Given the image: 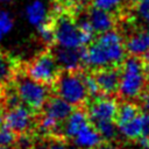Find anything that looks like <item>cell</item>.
Here are the masks:
<instances>
[{"mask_svg": "<svg viewBox=\"0 0 149 149\" xmlns=\"http://www.w3.org/2000/svg\"><path fill=\"white\" fill-rule=\"evenodd\" d=\"M126 57V48L122 36L116 30H108L99 36L85 48L84 64L91 69H102L118 66Z\"/></svg>", "mask_w": 149, "mask_h": 149, "instance_id": "obj_1", "label": "cell"}, {"mask_svg": "<svg viewBox=\"0 0 149 149\" xmlns=\"http://www.w3.org/2000/svg\"><path fill=\"white\" fill-rule=\"evenodd\" d=\"M118 92L126 100L139 98L146 88L147 76L142 61L136 56H129L121 63Z\"/></svg>", "mask_w": 149, "mask_h": 149, "instance_id": "obj_2", "label": "cell"}, {"mask_svg": "<svg viewBox=\"0 0 149 149\" xmlns=\"http://www.w3.org/2000/svg\"><path fill=\"white\" fill-rule=\"evenodd\" d=\"M55 92L71 106H79L87 99L83 74L78 71H65L55 80Z\"/></svg>", "mask_w": 149, "mask_h": 149, "instance_id": "obj_3", "label": "cell"}, {"mask_svg": "<svg viewBox=\"0 0 149 149\" xmlns=\"http://www.w3.org/2000/svg\"><path fill=\"white\" fill-rule=\"evenodd\" d=\"M15 93L21 104L33 111H40L49 98V87L45 84L36 81L28 76H21L16 80Z\"/></svg>", "mask_w": 149, "mask_h": 149, "instance_id": "obj_4", "label": "cell"}, {"mask_svg": "<svg viewBox=\"0 0 149 149\" xmlns=\"http://www.w3.org/2000/svg\"><path fill=\"white\" fill-rule=\"evenodd\" d=\"M59 74V68L51 52H42L27 66V76L45 85L55 83Z\"/></svg>", "mask_w": 149, "mask_h": 149, "instance_id": "obj_5", "label": "cell"}, {"mask_svg": "<svg viewBox=\"0 0 149 149\" xmlns=\"http://www.w3.org/2000/svg\"><path fill=\"white\" fill-rule=\"evenodd\" d=\"M54 42L56 45L65 48H79L81 44L80 30L77 22L68 15H59L52 23Z\"/></svg>", "mask_w": 149, "mask_h": 149, "instance_id": "obj_6", "label": "cell"}, {"mask_svg": "<svg viewBox=\"0 0 149 149\" xmlns=\"http://www.w3.org/2000/svg\"><path fill=\"white\" fill-rule=\"evenodd\" d=\"M2 122L15 134H24L34 125L33 109H30L23 104L13 106L3 115Z\"/></svg>", "mask_w": 149, "mask_h": 149, "instance_id": "obj_7", "label": "cell"}, {"mask_svg": "<svg viewBox=\"0 0 149 149\" xmlns=\"http://www.w3.org/2000/svg\"><path fill=\"white\" fill-rule=\"evenodd\" d=\"M118 107L119 105L114 98L98 95L93 98L87 107L86 113L93 123L100 121H112L116 116Z\"/></svg>", "mask_w": 149, "mask_h": 149, "instance_id": "obj_8", "label": "cell"}, {"mask_svg": "<svg viewBox=\"0 0 149 149\" xmlns=\"http://www.w3.org/2000/svg\"><path fill=\"white\" fill-rule=\"evenodd\" d=\"M85 47L79 48H65L56 45L52 51V56L59 69L64 71H78L84 64Z\"/></svg>", "mask_w": 149, "mask_h": 149, "instance_id": "obj_9", "label": "cell"}, {"mask_svg": "<svg viewBox=\"0 0 149 149\" xmlns=\"http://www.w3.org/2000/svg\"><path fill=\"white\" fill-rule=\"evenodd\" d=\"M94 78L98 83L100 92L106 95L114 94L118 92L119 88V80H120V70L116 66L111 68H102L98 69Z\"/></svg>", "mask_w": 149, "mask_h": 149, "instance_id": "obj_10", "label": "cell"}, {"mask_svg": "<svg viewBox=\"0 0 149 149\" xmlns=\"http://www.w3.org/2000/svg\"><path fill=\"white\" fill-rule=\"evenodd\" d=\"M43 108H44V115L51 118L52 120H55L61 125L72 112V106L62 98H59L58 95L51 98L49 97Z\"/></svg>", "mask_w": 149, "mask_h": 149, "instance_id": "obj_11", "label": "cell"}, {"mask_svg": "<svg viewBox=\"0 0 149 149\" xmlns=\"http://www.w3.org/2000/svg\"><path fill=\"white\" fill-rule=\"evenodd\" d=\"M71 140L73 141L74 147L78 149H95L102 142L97 128L91 123L83 127Z\"/></svg>", "mask_w": 149, "mask_h": 149, "instance_id": "obj_12", "label": "cell"}, {"mask_svg": "<svg viewBox=\"0 0 149 149\" xmlns=\"http://www.w3.org/2000/svg\"><path fill=\"white\" fill-rule=\"evenodd\" d=\"M92 29L94 30V33L101 34L105 31H108L111 29L114 28V16L112 13H108L106 10L92 7L87 15H86Z\"/></svg>", "mask_w": 149, "mask_h": 149, "instance_id": "obj_13", "label": "cell"}, {"mask_svg": "<svg viewBox=\"0 0 149 149\" xmlns=\"http://www.w3.org/2000/svg\"><path fill=\"white\" fill-rule=\"evenodd\" d=\"M87 123H90V119L86 112H84L83 109H72L69 116L64 120L63 126H61L62 134L66 139H72Z\"/></svg>", "mask_w": 149, "mask_h": 149, "instance_id": "obj_14", "label": "cell"}, {"mask_svg": "<svg viewBox=\"0 0 149 149\" xmlns=\"http://www.w3.org/2000/svg\"><path fill=\"white\" fill-rule=\"evenodd\" d=\"M24 17L31 26L37 28L49 21V8L43 0H31L24 7Z\"/></svg>", "mask_w": 149, "mask_h": 149, "instance_id": "obj_15", "label": "cell"}, {"mask_svg": "<svg viewBox=\"0 0 149 149\" xmlns=\"http://www.w3.org/2000/svg\"><path fill=\"white\" fill-rule=\"evenodd\" d=\"M125 48L130 56L141 57L149 51V31H139L130 35L125 43Z\"/></svg>", "mask_w": 149, "mask_h": 149, "instance_id": "obj_16", "label": "cell"}, {"mask_svg": "<svg viewBox=\"0 0 149 149\" xmlns=\"http://www.w3.org/2000/svg\"><path fill=\"white\" fill-rule=\"evenodd\" d=\"M118 130H119V134L127 140H137L141 136H146L142 113H139L130 121L118 126Z\"/></svg>", "mask_w": 149, "mask_h": 149, "instance_id": "obj_17", "label": "cell"}, {"mask_svg": "<svg viewBox=\"0 0 149 149\" xmlns=\"http://www.w3.org/2000/svg\"><path fill=\"white\" fill-rule=\"evenodd\" d=\"M139 113L140 112H139L137 105H135L134 102H130L129 100L125 101L123 104H121L118 107V112H116V116H115L116 126H120V125H123V123L130 121Z\"/></svg>", "mask_w": 149, "mask_h": 149, "instance_id": "obj_18", "label": "cell"}, {"mask_svg": "<svg viewBox=\"0 0 149 149\" xmlns=\"http://www.w3.org/2000/svg\"><path fill=\"white\" fill-rule=\"evenodd\" d=\"M94 127L97 128L100 137L106 141V142H111L113 140H115V137L119 134L118 130V126L114 122V120L112 121H100L94 123Z\"/></svg>", "mask_w": 149, "mask_h": 149, "instance_id": "obj_19", "label": "cell"}, {"mask_svg": "<svg viewBox=\"0 0 149 149\" xmlns=\"http://www.w3.org/2000/svg\"><path fill=\"white\" fill-rule=\"evenodd\" d=\"M91 2L93 7L113 14L121 9L125 0H91Z\"/></svg>", "mask_w": 149, "mask_h": 149, "instance_id": "obj_20", "label": "cell"}, {"mask_svg": "<svg viewBox=\"0 0 149 149\" xmlns=\"http://www.w3.org/2000/svg\"><path fill=\"white\" fill-rule=\"evenodd\" d=\"M13 26H14V21L10 13L0 9V42L12 31Z\"/></svg>", "mask_w": 149, "mask_h": 149, "instance_id": "obj_21", "label": "cell"}, {"mask_svg": "<svg viewBox=\"0 0 149 149\" xmlns=\"http://www.w3.org/2000/svg\"><path fill=\"white\" fill-rule=\"evenodd\" d=\"M61 123L56 122L55 120H52L51 118L47 116V115H42V118L38 121V130L42 134H55L56 132H58L61 129Z\"/></svg>", "mask_w": 149, "mask_h": 149, "instance_id": "obj_22", "label": "cell"}, {"mask_svg": "<svg viewBox=\"0 0 149 149\" xmlns=\"http://www.w3.org/2000/svg\"><path fill=\"white\" fill-rule=\"evenodd\" d=\"M13 73V64L9 58L0 51V84L6 83Z\"/></svg>", "mask_w": 149, "mask_h": 149, "instance_id": "obj_23", "label": "cell"}, {"mask_svg": "<svg viewBox=\"0 0 149 149\" xmlns=\"http://www.w3.org/2000/svg\"><path fill=\"white\" fill-rule=\"evenodd\" d=\"M83 80H84V85L87 92V97L94 98L98 97L100 93V88L98 86V83L94 78L93 74H83Z\"/></svg>", "mask_w": 149, "mask_h": 149, "instance_id": "obj_24", "label": "cell"}, {"mask_svg": "<svg viewBox=\"0 0 149 149\" xmlns=\"http://www.w3.org/2000/svg\"><path fill=\"white\" fill-rule=\"evenodd\" d=\"M37 31H38L40 38L44 43L54 42V27H52V23H50L49 21L37 27Z\"/></svg>", "mask_w": 149, "mask_h": 149, "instance_id": "obj_25", "label": "cell"}, {"mask_svg": "<svg viewBox=\"0 0 149 149\" xmlns=\"http://www.w3.org/2000/svg\"><path fill=\"white\" fill-rule=\"evenodd\" d=\"M16 141V135L13 130L7 128L6 126L0 127V146L10 147Z\"/></svg>", "mask_w": 149, "mask_h": 149, "instance_id": "obj_26", "label": "cell"}, {"mask_svg": "<svg viewBox=\"0 0 149 149\" xmlns=\"http://www.w3.org/2000/svg\"><path fill=\"white\" fill-rule=\"evenodd\" d=\"M135 5H136V9H135L136 15L140 19L144 20L149 15V0H141Z\"/></svg>", "mask_w": 149, "mask_h": 149, "instance_id": "obj_27", "label": "cell"}, {"mask_svg": "<svg viewBox=\"0 0 149 149\" xmlns=\"http://www.w3.org/2000/svg\"><path fill=\"white\" fill-rule=\"evenodd\" d=\"M20 135H21V136L15 141L17 148H19V149H30L31 146H33L31 139H30L28 135H26V134H20Z\"/></svg>", "mask_w": 149, "mask_h": 149, "instance_id": "obj_28", "label": "cell"}, {"mask_svg": "<svg viewBox=\"0 0 149 149\" xmlns=\"http://www.w3.org/2000/svg\"><path fill=\"white\" fill-rule=\"evenodd\" d=\"M139 98H140V105H141L142 111L144 113H149V90L146 92L143 91Z\"/></svg>", "mask_w": 149, "mask_h": 149, "instance_id": "obj_29", "label": "cell"}, {"mask_svg": "<svg viewBox=\"0 0 149 149\" xmlns=\"http://www.w3.org/2000/svg\"><path fill=\"white\" fill-rule=\"evenodd\" d=\"M45 149H70V148H69L63 141H61V140H55L54 142L49 143Z\"/></svg>", "mask_w": 149, "mask_h": 149, "instance_id": "obj_30", "label": "cell"}, {"mask_svg": "<svg viewBox=\"0 0 149 149\" xmlns=\"http://www.w3.org/2000/svg\"><path fill=\"white\" fill-rule=\"evenodd\" d=\"M140 149H149V136H141L137 139Z\"/></svg>", "mask_w": 149, "mask_h": 149, "instance_id": "obj_31", "label": "cell"}, {"mask_svg": "<svg viewBox=\"0 0 149 149\" xmlns=\"http://www.w3.org/2000/svg\"><path fill=\"white\" fill-rule=\"evenodd\" d=\"M95 149H120V147L114 144V143H112V142H106V143L101 142Z\"/></svg>", "mask_w": 149, "mask_h": 149, "instance_id": "obj_32", "label": "cell"}, {"mask_svg": "<svg viewBox=\"0 0 149 149\" xmlns=\"http://www.w3.org/2000/svg\"><path fill=\"white\" fill-rule=\"evenodd\" d=\"M143 69H144V72H146L147 78H149V63H143Z\"/></svg>", "mask_w": 149, "mask_h": 149, "instance_id": "obj_33", "label": "cell"}, {"mask_svg": "<svg viewBox=\"0 0 149 149\" xmlns=\"http://www.w3.org/2000/svg\"><path fill=\"white\" fill-rule=\"evenodd\" d=\"M144 24H146V29H147V31H149V15L144 19Z\"/></svg>", "mask_w": 149, "mask_h": 149, "instance_id": "obj_34", "label": "cell"}, {"mask_svg": "<svg viewBox=\"0 0 149 149\" xmlns=\"http://www.w3.org/2000/svg\"><path fill=\"white\" fill-rule=\"evenodd\" d=\"M126 1H128L129 3H133V5H135V3H137L139 1H141V0H126Z\"/></svg>", "mask_w": 149, "mask_h": 149, "instance_id": "obj_35", "label": "cell"}, {"mask_svg": "<svg viewBox=\"0 0 149 149\" xmlns=\"http://www.w3.org/2000/svg\"><path fill=\"white\" fill-rule=\"evenodd\" d=\"M2 121H3V114H2V112H1V109H0V126H1Z\"/></svg>", "mask_w": 149, "mask_h": 149, "instance_id": "obj_36", "label": "cell"}, {"mask_svg": "<svg viewBox=\"0 0 149 149\" xmlns=\"http://www.w3.org/2000/svg\"><path fill=\"white\" fill-rule=\"evenodd\" d=\"M13 0H0V2H2V3H9V2H12Z\"/></svg>", "mask_w": 149, "mask_h": 149, "instance_id": "obj_37", "label": "cell"}, {"mask_svg": "<svg viewBox=\"0 0 149 149\" xmlns=\"http://www.w3.org/2000/svg\"><path fill=\"white\" fill-rule=\"evenodd\" d=\"M0 149H12L10 147H3V146H0Z\"/></svg>", "mask_w": 149, "mask_h": 149, "instance_id": "obj_38", "label": "cell"}, {"mask_svg": "<svg viewBox=\"0 0 149 149\" xmlns=\"http://www.w3.org/2000/svg\"><path fill=\"white\" fill-rule=\"evenodd\" d=\"M0 97H1V93H0Z\"/></svg>", "mask_w": 149, "mask_h": 149, "instance_id": "obj_39", "label": "cell"}]
</instances>
